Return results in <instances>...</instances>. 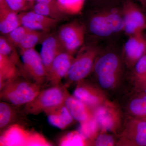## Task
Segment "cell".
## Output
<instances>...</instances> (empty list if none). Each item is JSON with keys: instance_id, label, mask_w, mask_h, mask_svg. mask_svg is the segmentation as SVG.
<instances>
[{"instance_id": "d6a6232c", "label": "cell", "mask_w": 146, "mask_h": 146, "mask_svg": "<svg viewBox=\"0 0 146 146\" xmlns=\"http://www.w3.org/2000/svg\"><path fill=\"white\" fill-rule=\"evenodd\" d=\"M114 139L112 136L106 134H102L97 137L94 145L98 146H112L114 145Z\"/></svg>"}, {"instance_id": "2e32d148", "label": "cell", "mask_w": 146, "mask_h": 146, "mask_svg": "<svg viewBox=\"0 0 146 146\" xmlns=\"http://www.w3.org/2000/svg\"><path fill=\"white\" fill-rule=\"evenodd\" d=\"M65 104L74 119L80 123L93 117L92 108L70 94L66 99Z\"/></svg>"}, {"instance_id": "6da1fadb", "label": "cell", "mask_w": 146, "mask_h": 146, "mask_svg": "<svg viewBox=\"0 0 146 146\" xmlns=\"http://www.w3.org/2000/svg\"><path fill=\"white\" fill-rule=\"evenodd\" d=\"M42 86L21 76L0 89V98L3 101L13 105L25 106L34 99Z\"/></svg>"}, {"instance_id": "4fadbf2b", "label": "cell", "mask_w": 146, "mask_h": 146, "mask_svg": "<svg viewBox=\"0 0 146 146\" xmlns=\"http://www.w3.org/2000/svg\"><path fill=\"white\" fill-rule=\"evenodd\" d=\"M146 48V39L143 33L131 35L124 46V52L128 60L136 64L145 54Z\"/></svg>"}, {"instance_id": "f1b7e54d", "label": "cell", "mask_w": 146, "mask_h": 146, "mask_svg": "<svg viewBox=\"0 0 146 146\" xmlns=\"http://www.w3.org/2000/svg\"><path fill=\"white\" fill-rule=\"evenodd\" d=\"M129 108L134 115L146 119V94L133 100L131 102Z\"/></svg>"}, {"instance_id": "83f0119b", "label": "cell", "mask_w": 146, "mask_h": 146, "mask_svg": "<svg viewBox=\"0 0 146 146\" xmlns=\"http://www.w3.org/2000/svg\"><path fill=\"white\" fill-rule=\"evenodd\" d=\"M33 11L43 16L56 19L58 21L63 19L66 15L59 13L50 8L48 6L42 3H36L33 7Z\"/></svg>"}, {"instance_id": "44dd1931", "label": "cell", "mask_w": 146, "mask_h": 146, "mask_svg": "<svg viewBox=\"0 0 146 146\" xmlns=\"http://www.w3.org/2000/svg\"><path fill=\"white\" fill-rule=\"evenodd\" d=\"M89 142L79 131H73L60 136L58 145L60 146H86L89 145Z\"/></svg>"}, {"instance_id": "4dcf8cb0", "label": "cell", "mask_w": 146, "mask_h": 146, "mask_svg": "<svg viewBox=\"0 0 146 146\" xmlns=\"http://www.w3.org/2000/svg\"><path fill=\"white\" fill-rule=\"evenodd\" d=\"M53 144L48 141L44 135L36 131H32L28 146H50Z\"/></svg>"}, {"instance_id": "d590c367", "label": "cell", "mask_w": 146, "mask_h": 146, "mask_svg": "<svg viewBox=\"0 0 146 146\" xmlns=\"http://www.w3.org/2000/svg\"><path fill=\"white\" fill-rule=\"evenodd\" d=\"M143 89L144 91H145V93L146 94V84H144L142 85Z\"/></svg>"}, {"instance_id": "30bf717a", "label": "cell", "mask_w": 146, "mask_h": 146, "mask_svg": "<svg viewBox=\"0 0 146 146\" xmlns=\"http://www.w3.org/2000/svg\"><path fill=\"white\" fill-rule=\"evenodd\" d=\"M74 58L73 56L64 51L55 58L47 75L46 83L50 86L61 83L66 77Z\"/></svg>"}, {"instance_id": "ba28073f", "label": "cell", "mask_w": 146, "mask_h": 146, "mask_svg": "<svg viewBox=\"0 0 146 146\" xmlns=\"http://www.w3.org/2000/svg\"><path fill=\"white\" fill-rule=\"evenodd\" d=\"M119 68V60L117 55L108 53L95 62L94 68L100 83L112 84L115 83Z\"/></svg>"}, {"instance_id": "3957f363", "label": "cell", "mask_w": 146, "mask_h": 146, "mask_svg": "<svg viewBox=\"0 0 146 146\" xmlns=\"http://www.w3.org/2000/svg\"><path fill=\"white\" fill-rule=\"evenodd\" d=\"M97 54V50L93 47L82 48L74 58L65 78L67 79L65 86L67 87L71 83L83 80L89 74L94 67Z\"/></svg>"}, {"instance_id": "1f68e13d", "label": "cell", "mask_w": 146, "mask_h": 146, "mask_svg": "<svg viewBox=\"0 0 146 146\" xmlns=\"http://www.w3.org/2000/svg\"><path fill=\"white\" fill-rule=\"evenodd\" d=\"M9 6L18 13L26 10L28 7V2L26 0H5Z\"/></svg>"}, {"instance_id": "7a4b0ae2", "label": "cell", "mask_w": 146, "mask_h": 146, "mask_svg": "<svg viewBox=\"0 0 146 146\" xmlns=\"http://www.w3.org/2000/svg\"><path fill=\"white\" fill-rule=\"evenodd\" d=\"M67 87L60 84L42 89L34 100L24 106L27 115H38L58 107L65 103L69 95Z\"/></svg>"}, {"instance_id": "603a6c76", "label": "cell", "mask_w": 146, "mask_h": 146, "mask_svg": "<svg viewBox=\"0 0 146 146\" xmlns=\"http://www.w3.org/2000/svg\"><path fill=\"white\" fill-rule=\"evenodd\" d=\"M133 142L136 145L146 146V119L135 120L133 123Z\"/></svg>"}, {"instance_id": "8fae6325", "label": "cell", "mask_w": 146, "mask_h": 146, "mask_svg": "<svg viewBox=\"0 0 146 146\" xmlns=\"http://www.w3.org/2000/svg\"><path fill=\"white\" fill-rule=\"evenodd\" d=\"M21 25L33 30L48 32L56 26L58 21L35 12L19 13Z\"/></svg>"}, {"instance_id": "8992f818", "label": "cell", "mask_w": 146, "mask_h": 146, "mask_svg": "<svg viewBox=\"0 0 146 146\" xmlns=\"http://www.w3.org/2000/svg\"><path fill=\"white\" fill-rule=\"evenodd\" d=\"M84 35V27L76 22L63 25L57 34L65 51L73 56L83 44Z\"/></svg>"}, {"instance_id": "ffe728a7", "label": "cell", "mask_w": 146, "mask_h": 146, "mask_svg": "<svg viewBox=\"0 0 146 146\" xmlns=\"http://www.w3.org/2000/svg\"><path fill=\"white\" fill-rule=\"evenodd\" d=\"M93 117L99 127L106 131H111L116 127V115L105 106H98L93 111Z\"/></svg>"}, {"instance_id": "f546056e", "label": "cell", "mask_w": 146, "mask_h": 146, "mask_svg": "<svg viewBox=\"0 0 146 146\" xmlns=\"http://www.w3.org/2000/svg\"><path fill=\"white\" fill-rule=\"evenodd\" d=\"M135 75L141 85L146 84V54H144L135 65Z\"/></svg>"}, {"instance_id": "7402d4cb", "label": "cell", "mask_w": 146, "mask_h": 146, "mask_svg": "<svg viewBox=\"0 0 146 146\" xmlns=\"http://www.w3.org/2000/svg\"><path fill=\"white\" fill-rule=\"evenodd\" d=\"M48 32L31 29L21 42L18 48L21 51L34 48L46 36Z\"/></svg>"}, {"instance_id": "d6986e66", "label": "cell", "mask_w": 146, "mask_h": 146, "mask_svg": "<svg viewBox=\"0 0 146 146\" xmlns=\"http://www.w3.org/2000/svg\"><path fill=\"white\" fill-rule=\"evenodd\" d=\"M19 106L13 105L5 102L0 103V129L1 132L15 123H18L20 112Z\"/></svg>"}, {"instance_id": "74e56055", "label": "cell", "mask_w": 146, "mask_h": 146, "mask_svg": "<svg viewBox=\"0 0 146 146\" xmlns=\"http://www.w3.org/2000/svg\"><path fill=\"white\" fill-rule=\"evenodd\" d=\"M145 54H146V53H145Z\"/></svg>"}, {"instance_id": "9c48e42d", "label": "cell", "mask_w": 146, "mask_h": 146, "mask_svg": "<svg viewBox=\"0 0 146 146\" xmlns=\"http://www.w3.org/2000/svg\"><path fill=\"white\" fill-rule=\"evenodd\" d=\"M32 131L20 123L11 125L1 132V146H28Z\"/></svg>"}, {"instance_id": "5bb4252c", "label": "cell", "mask_w": 146, "mask_h": 146, "mask_svg": "<svg viewBox=\"0 0 146 146\" xmlns=\"http://www.w3.org/2000/svg\"><path fill=\"white\" fill-rule=\"evenodd\" d=\"M21 25L19 13L11 9L5 0H0L1 33L6 35Z\"/></svg>"}, {"instance_id": "5b68a950", "label": "cell", "mask_w": 146, "mask_h": 146, "mask_svg": "<svg viewBox=\"0 0 146 146\" xmlns=\"http://www.w3.org/2000/svg\"><path fill=\"white\" fill-rule=\"evenodd\" d=\"M123 16L116 12H106L94 16L90 21L89 29L92 33L106 37L123 30Z\"/></svg>"}, {"instance_id": "484cf974", "label": "cell", "mask_w": 146, "mask_h": 146, "mask_svg": "<svg viewBox=\"0 0 146 146\" xmlns=\"http://www.w3.org/2000/svg\"><path fill=\"white\" fill-rule=\"evenodd\" d=\"M80 124L79 131L89 141L94 138L99 127L94 117Z\"/></svg>"}, {"instance_id": "e0dca14e", "label": "cell", "mask_w": 146, "mask_h": 146, "mask_svg": "<svg viewBox=\"0 0 146 146\" xmlns=\"http://www.w3.org/2000/svg\"><path fill=\"white\" fill-rule=\"evenodd\" d=\"M73 96L93 108L99 104L100 99L96 89L83 80L78 82Z\"/></svg>"}, {"instance_id": "cb8c5ba5", "label": "cell", "mask_w": 146, "mask_h": 146, "mask_svg": "<svg viewBox=\"0 0 146 146\" xmlns=\"http://www.w3.org/2000/svg\"><path fill=\"white\" fill-rule=\"evenodd\" d=\"M0 54L9 58L23 69V65L20 63L18 53L15 47L7 40L5 36L0 37Z\"/></svg>"}, {"instance_id": "d4e9b609", "label": "cell", "mask_w": 146, "mask_h": 146, "mask_svg": "<svg viewBox=\"0 0 146 146\" xmlns=\"http://www.w3.org/2000/svg\"><path fill=\"white\" fill-rule=\"evenodd\" d=\"M61 9L69 14L79 13L83 8L85 0H57Z\"/></svg>"}, {"instance_id": "e575fe53", "label": "cell", "mask_w": 146, "mask_h": 146, "mask_svg": "<svg viewBox=\"0 0 146 146\" xmlns=\"http://www.w3.org/2000/svg\"><path fill=\"white\" fill-rule=\"evenodd\" d=\"M138 1L140 3L142 6L144 8H146V0H138Z\"/></svg>"}, {"instance_id": "8d00e7d4", "label": "cell", "mask_w": 146, "mask_h": 146, "mask_svg": "<svg viewBox=\"0 0 146 146\" xmlns=\"http://www.w3.org/2000/svg\"><path fill=\"white\" fill-rule=\"evenodd\" d=\"M29 3H32L34 1H36V0H26Z\"/></svg>"}, {"instance_id": "52a82bcc", "label": "cell", "mask_w": 146, "mask_h": 146, "mask_svg": "<svg viewBox=\"0 0 146 146\" xmlns=\"http://www.w3.org/2000/svg\"><path fill=\"white\" fill-rule=\"evenodd\" d=\"M123 30L129 35L143 33L146 29V16L137 5L127 1L123 8Z\"/></svg>"}, {"instance_id": "9a60e30c", "label": "cell", "mask_w": 146, "mask_h": 146, "mask_svg": "<svg viewBox=\"0 0 146 146\" xmlns=\"http://www.w3.org/2000/svg\"><path fill=\"white\" fill-rule=\"evenodd\" d=\"M44 113L50 124L62 130L70 127L75 120L65 103Z\"/></svg>"}, {"instance_id": "277c9868", "label": "cell", "mask_w": 146, "mask_h": 146, "mask_svg": "<svg viewBox=\"0 0 146 146\" xmlns=\"http://www.w3.org/2000/svg\"><path fill=\"white\" fill-rule=\"evenodd\" d=\"M23 76L41 86L46 83L47 74L40 54L34 48L21 51Z\"/></svg>"}, {"instance_id": "7c38bea8", "label": "cell", "mask_w": 146, "mask_h": 146, "mask_svg": "<svg viewBox=\"0 0 146 146\" xmlns=\"http://www.w3.org/2000/svg\"><path fill=\"white\" fill-rule=\"evenodd\" d=\"M64 51L65 50L57 35L48 34L42 40L40 55L47 75L55 58Z\"/></svg>"}, {"instance_id": "4316f807", "label": "cell", "mask_w": 146, "mask_h": 146, "mask_svg": "<svg viewBox=\"0 0 146 146\" xmlns=\"http://www.w3.org/2000/svg\"><path fill=\"white\" fill-rule=\"evenodd\" d=\"M30 30L21 25L6 35L5 37L14 46L18 47Z\"/></svg>"}, {"instance_id": "836d02e7", "label": "cell", "mask_w": 146, "mask_h": 146, "mask_svg": "<svg viewBox=\"0 0 146 146\" xmlns=\"http://www.w3.org/2000/svg\"><path fill=\"white\" fill-rule=\"evenodd\" d=\"M36 3L45 4L59 13L66 14L60 8L57 0H36Z\"/></svg>"}, {"instance_id": "ac0fdd59", "label": "cell", "mask_w": 146, "mask_h": 146, "mask_svg": "<svg viewBox=\"0 0 146 146\" xmlns=\"http://www.w3.org/2000/svg\"><path fill=\"white\" fill-rule=\"evenodd\" d=\"M19 68L9 58L0 54V89L22 75Z\"/></svg>"}]
</instances>
